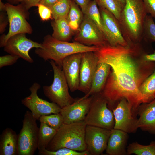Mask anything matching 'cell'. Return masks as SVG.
Returning a JSON list of instances; mask_svg holds the SVG:
<instances>
[{
  "instance_id": "cell-33",
  "label": "cell",
  "mask_w": 155,
  "mask_h": 155,
  "mask_svg": "<svg viewBox=\"0 0 155 155\" xmlns=\"http://www.w3.org/2000/svg\"><path fill=\"white\" fill-rule=\"evenodd\" d=\"M19 58L17 56L11 54L0 56V68L13 65L17 62Z\"/></svg>"
},
{
  "instance_id": "cell-14",
  "label": "cell",
  "mask_w": 155,
  "mask_h": 155,
  "mask_svg": "<svg viewBox=\"0 0 155 155\" xmlns=\"http://www.w3.org/2000/svg\"><path fill=\"white\" fill-rule=\"evenodd\" d=\"M111 130L86 125L85 142L90 155H99L106 150Z\"/></svg>"
},
{
  "instance_id": "cell-37",
  "label": "cell",
  "mask_w": 155,
  "mask_h": 155,
  "mask_svg": "<svg viewBox=\"0 0 155 155\" xmlns=\"http://www.w3.org/2000/svg\"><path fill=\"white\" fill-rule=\"evenodd\" d=\"M76 4L80 7L81 10L84 14L88 5L91 0H74Z\"/></svg>"
},
{
  "instance_id": "cell-39",
  "label": "cell",
  "mask_w": 155,
  "mask_h": 155,
  "mask_svg": "<svg viewBox=\"0 0 155 155\" xmlns=\"http://www.w3.org/2000/svg\"><path fill=\"white\" fill-rule=\"evenodd\" d=\"M143 57L145 61L155 62V51L151 53L144 54Z\"/></svg>"
},
{
  "instance_id": "cell-4",
  "label": "cell",
  "mask_w": 155,
  "mask_h": 155,
  "mask_svg": "<svg viewBox=\"0 0 155 155\" xmlns=\"http://www.w3.org/2000/svg\"><path fill=\"white\" fill-rule=\"evenodd\" d=\"M86 126L84 121L63 123L57 130L46 149L54 151L65 148L79 152L87 150L85 139Z\"/></svg>"
},
{
  "instance_id": "cell-1",
  "label": "cell",
  "mask_w": 155,
  "mask_h": 155,
  "mask_svg": "<svg viewBox=\"0 0 155 155\" xmlns=\"http://www.w3.org/2000/svg\"><path fill=\"white\" fill-rule=\"evenodd\" d=\"M138 44L127 46L107 45L94 52L98 59L109 64L111 69L104 86L100 92L108 107L114 108L125 98L131 105L134 115L139 106L146 103L139 88L155 69V62L145 61L140 55Z\"/></svg>"
},
{
  "instance_id": "cell-41",
  "label": "cell",
  "mask_w": 155,
  "mask_h": 155,
  "mask_svg": "<svg viewBox=\"0 0 155 155\" xmlns=\"http://www.w3.org/2000/svg\"><path fill=\"white\" fill-rule=\"evenodd\" d=\"M0 9L1 12L5 11V4H4L1 0H0Z\"/></svg>"
},
{
  "instance_id": "cell-2",
  "label": "cell",
  "mask_w": 155,
  "mask_h": 155,
  "mask_svg": "<svg viewBox=\"0 0 155 155\" xmlns=\"http://www.w3.org/2000/svg\"><path fill=\"white\" fill-rule=\"evenodd\" d=\"M118 20L128 43H138L143 39L144 20L147 15L143 0H125Z\"/></svg>"
},
{
  "instance_id": "cell-21",
  "label": "cell",
  "mask_w": 155,
  "mask_h": 155,
  "mask_svg": "<svg viewBox=\"0 0 155 155\" xmlns=\"http://www.w3.org/2000/svg\"><path fill=\"white\" fill-rule=\"evenodd\" d=\"M18 136L9 128L3 131L0 136V155H18Z\"/></svg>"
},
{
  "instance_id": "cell-23",
  "label": "cell",
  "mask_w": 155,
  "mask_h": 155,
  "mask_svg": "<svg viewBox=\"0 0 155 155\" xmlns=\"http://www.w3.org/2000/svg\"><path fill=\"white\" fill-rule=\"evenodd\" d=\"M57 130L46 124L40 123L39 129L38 148V152L46 148L49 143L53 138Z\"/></svg>"
},
{
  "instance_id": "cell-5",
  "label": "cell",
  "mask_w": 155,
  "mask_h": 155,
  "mask_svg": "<svg viewBox=\"0 0 155 155\" xmlns=\"http://www.w3.org/2000/svg\"><path fill=\"white\" fill-rule=\"evenodd\" d=\"M53 71V80L50 86L43 87L44 95L61 108L70 105L75 99L70 95L67 81L61 68L53 60L50 62Z\"/></svg>"
},
{
  "instance_id": "cell-17",
  "label": "cell",
  "mask_w": 155,
  "mask_h": 155,
  "mask_svg": "<svg viewBox=\"0 0 155 155\" xmlns=\"http://www.w3.org/2000/svg\"><path fill=\"white\" fill-rule=\"evenodd\" d=\"M82 53L71 55L65 57L62 63V70L71 92L78 90Z\"/></svg>"
},
{
  "instance_id": "cell-30",
  "label": "cell",
  "mask_w": 155,
  "mask_h": 155,
  "mask_svg": "<svg viewBox=\"0 0 155 155\" xmlns=\"http://www.w3.org/2000/svg\"><path fill=\"white\" fill-rule=\"evenodd\" d=\"M99 7L111 12L119 20L123 8L115 0H95Z\"/></svg>"
},
{
  "instance_id": "cell-3",
  "label": "cell",
  "mask_w": 155,
  "mask_h": 155,
  "mask_svg": "<svg viewBox=\"0 0 155 155\" xmlns=\"http://www.w3.org/2000/svg\"><path fill=\"white\" fill-rule=\"evenodd\" d=\"M42 45V48H36L35 53L45 61H53L61 68L63 60L68 56L78 53L95 52L100 49L96 46L87 45L76 42L59 40L49 35L44 37Z\"/></svg>"
},
{
  "instance_id": "cell-19",
  "label": "cell",
  "mask_w": 155,
  "mask_h": 155,
  "mask_svg": "<svg viewBox=\"0 0 155 155\" xmlns=\"http://www.w3.org/2000/svg\"><path fill=\"white\" fill-rule=\"evenodd\" d=\"M128 133L121 130H111L106 150L109 155H127Z\"/></svg>"
},
{
  "instance_id": "cell-6",
  "label": "cell",
  "mask_w": 155,
  "mask_h": 155,
  "mask_svg": "<svg viewBox=\"0 0 155 155\" xmlns=\"http://www.w3.org/2000/svg\"><path fill=\"white\" fill-rule=\"evenodd\" d=\"M89 111L84 120L86 125L111 130L114 128L115 119L112 110L100 93L92 95Z\"/></svg>"
},
{
  "instance_id": "cell-16",
  "label": "cell",
  "mask_w": 155,
  "mask_h": 155,
  "mask_svg": "<svg viewBox=\"0 0 155 155\" xmlns=\"http://www.w3.org/2000/svg\"><path fill=\"white\" fill-rule=\"evenodd\" d=\"M92 96L75 99L72 104L61 108L60 113L63 123L68 124L84 121L89 109Z\"/></svg>"
},
{
  "instance_id": "cell-36",
  "label": "cell",
  "mask_w": 155,
  "mask_h": 155,
  "mask_svg": "<svg viewBox=\"0 0 155 155\" xmlns=\"http://www.w3.org/2000/svg\"><path fill=\"white\" fill-rule=\"evenodd\" d=\"M42 0H16L20 3L27 9L34 6H37Z\"/></svg>"
},
{
  "instance_id": "cell-8",
  "label": "cell",
  "mask_w": 155,
  "mask_h": 155,
  "mask_svg": "<svg viewBox=\"0 0 155 155\" xmlns=\"http://www.w3.org/2000/svg\"><path fill=\"white\" fill-rule=\"evenodd\" d=\"M31 112L26 111L18 135V155H33L38 148L39 128Z\"/></svg>"
},
{
  "instance_id": "cell-12",
  "label": "cell",
  "mask_w": 155,
  "mask_h": 155,
  "mask_svg": "<svg viewBox=\"0 0 155 155\" xmlns=\"http://www.w3.org/2000/svg\"><path fill=\"white\" fill-rule=\"evenodd\" d=\"M112 110L115 119L114 129L127 133L136 132L139 128L138 120L133 115L132 106L126 99H122Z\"/></svg>"
},
{
  "instance_id": "cell-27",
  "label": "cell",
  "mask_w": 155,
  "mask_h": 155,
  "mask_svg": "<svg viewBox=\"0 0 155 155\" xmlns=\"http://www.w3.org/2000/svg\"><path fill=\"white\" fill-rule=\"evenodd\" d=\"M71 0H59L50 9L54 20L66 18L69 12Z\"/></svg>"
},
{
  "instance_id": "cell-31",
  "label": "cell",
  "mask_w": 155,
  "mask_h": 155,
  "mask_svg": "<svg viewBox=\"0 0 155 155\" xmlns=\"http://www.w3.org/2000/svg\"><path fill=\"white\" fill-rule=\"evenodd\" d=\"M39 121L57 130L63 123V117L60 113L41 116Z\"/></svg>"
},
{
  "instance_id": "cell-43",
  "label": "cell",
  "mask_w": 155,
  "mask_h": 155,
  "mask_svg": "<svg viewBox=\"0 0 155 155\" xmlns=\"http://www.w3.org/2000/svg\"><path fill=\"white\" fill-rule=\"evenodd\" d=\"M8 1H16V0H7Z\"/></svg>"
},
{
  "instance_id": "cell-20",
  "label": "cell",
  "mask_w": 155,
  "mask_h": 155,
  "mask_svg": "<svg viewBox=\"0 0 155 155\" xmlns=\"http://www.w3.org/2000/svg\"><path fill=\"white\" fill-rule=\"evenodd\" d=\"M111 66L108 64L99 59L89 92L85 96H90L100 92L103 89L110 73Z\"/></svg>"
},
{
  "instance_id": "cell-25",
  "label": "cell",
  "mask_w": 155,
  "mask_h": 155,
  "mask_svg": "<svg viewBox=\"0 0 155 155\" xmlns=\"http://www.w3.org/2000/svg\"><path fill=\"white\" fill-rule=\"evenodd\" d=\"M83 14L74 0H71L70 10L66 19L74 31H77L79 29L84 18Z\"/></svg>"
},
{
  "instance_id": "cell-7",
  "label": "cell",
  "mask_w": 155,
  "mask_h": 155,
  "mask_svg": "<svg viewBox=\"0 0 155 155\" xmlns=\"http://www.w3.org/2000/svg\"><path fill=\"white\" fill-rule=\"evenodd\" d=\"M5 11L9 23V29L6 34L0 38V46L4 47L8 39L11 36L19 34H31L32 28L27 20L28 17V10L22 4L13 5L10 3H5Z\"/></svg>"
},
{
  "instance_id": "cell-40",
  "label": "cell",
  "mask_w": 155,
  "mask_h": 155,
  "mask_svg": "<svg viewBox=\"0 0 155 155\" xmlns=\"http://www.w3.org/2000/svg\"><path fill=\"white\" fill-rule=\"evenodd\" d=\"M59 0H42L40 3L50 8Z\"/></svg>"
},
{
  "instance_id": "cell-22",
  "label": "cell",
  "mask_w": 155,
  "mask_h": 155,
  "mask_svg": "<svg viewBox=\"0 0 155 155\" xmlns=\"http://www.w3.org/2000/svg\"><path fill=\"white\" fill-rule=\"evenodd\" d=\"M53 32L52 36L59 40L69 42L74 31L70 27L66 18L54 20L51 22Z\"/></svg>"
},
{
  "instance_id": "cell-26",
  "label": "cell",
  "mask_w": 155,
  "mask_h": 155,
  "mask_svg": "<svg viewBox=\"0 0 155 155\" xmlns=\"http://www.w3.org/2000/svg\"><path fill=\"white\" fill-rule=\"evenodd\" d=\"M135 154L137 155H155V141H152L149 145H144L137 142H133L127 146V155Z\"/></svg>"
},
{
  "instance_id": "cell-42",
  "label": "cell",
  "mask_w": 155,
  "mask_h": 155,
  "mask_svg": "<svg viewBox=\"0 0 155 155\" xmlns=\"http://www.w3.org/2000/svg\"><path fill=\"white\" fill-rule=\"evenodd\" d=\"M117 1L121 6L123 9L124 7L125 4V0H115Z\"/></svg>"
},
{
  "instance_id": "cell-28",
  "label": "cell",
  "mask_w": 155,
  "mask_h": 155,
  "mask_svg": "<svg viewBox=\"0 0 155 155\" xmlns=\"http://www.w3.org/2000/svg\"><path fill=\"white\" fill-rule=\"evenodd\" d=\"M143 39L148 42H155V23L150 15H147L144 20Z\"/></svg>"
},
{
  "instance_id": "cell-34",
  "label": "cell",
  "mask_w": 155,
  "mask_h": 155,
  "mask_svg": "<svg viewBox=\"0 0 155 155\" xmlns=\"http://www.w3.org/2000/svg\"><path fill=\"white\" fill-rule=\"evenodd\" d=\"M37 7L39 14L42 20H47L51 18L52 13L49 8L40 3L38 4Z\"/></svg>"
},
{
  "instance_id": "cell-32",
  "label": "cell",
  "mask_w": 155,
  "mask_h": 155,
  "mask_svg": "<svg viewBox=\"0 0 155 155\" xmlns=\"http://www.w3.org/2000/svg\"><path fill=\"white\" fill-rule=\"evenodd\" d=\"M40 155H90L88 150L79 152L67 148H62L54 151L48 150L46 149L38 152Z\"/></svg>"
},
{
  "instance_id": "cell-24",
  "label": "cell",
  "mask_w": 155,
  "mask_h": 155,
  "mask_svg": "<svg viewBox=\"0 0 155 155\" xmlns=\"http://www.w3.org/2000/svg\"><path fill=\"white\" fill-rule=\"evenodd\" d=\"M139 90L146 103L149 102L155 99V69L142 83Z\"/></svg>"
},
{
  "instance_id": "cell-10",
  "label": "cell",
  "mask_w": 155,
  "mask_h": 155,
  "mask_svg": "<svg viewBox=\"0 0 155 155\" xmlns=\"http://www.w3.org/2000/svg\"><path fill=\"white\" fill-rule=\"evenodd\" d=\"M84 15L78 32L74 37L75 42L100 48L108 44L104 34L97 25Z\"/></svg>"
},
{
  "instance_id": "cell-38",
  "label": "cell",
  "mask_w": 155,
  "mask_h": 155,
  "mask_svg": "<svg viewBox=\"0 0 155 155\" xmlns=\"http://www.w3.org/2000/svg\"><path fill=\"white\" fill-rule=\"evenodd\" d=\"M0 33L1 34L4 31L5 28L7 24V22H9V21L8 20H7L4 14L2 12L0 13Z\"/></svg>"
},
{
  "instance_id": "cell-9",
  "label": "cell",
  "mask_w": 155,
  "mask_h": 155,
  "mask_svg": "<svg viewBox=\"0 0 155 155\" xmlns=\"http://www.w3.org/2000/svg\"><path fill=\"white\" fill-rule=\"evenodd\" d=\"M41 87L40 85L34 82L30 88V95L21 100V103L30 111L33 117L39 120L40 117L60 112L61 108L53 102H50L40 98L37 92Z\"/></svg>"
},
{
  "instance_id": "cell-35",
  "label": "cell",
  "mask_w": 155,
  "mask_h": 155,
  "mask_svg": "<svg viewBox=\"0 0 155 155\" xmlns=\"http://www.w3.org/2000/svg\"><path fill=\"white\" fill-rule=\"evenodd\" d=\"M147 13L155 18V0H143Z\"/></svg>"
},
{
  "instance_id": "cell-11",
  "label": "cell",
  "mask_w": 155,
  "mask_h": 155,
  "mask_svg": "<svg viewBox=\"0 0 155 155\" xmlns=\"http://www.w3.org/2000/svg\"><path fill=\"white\" fill-rule=\"evenodd\" d=\"M103 32L108 44L126 46L128 43L124 37L118 20L111 12L99 7Z\"/></svg>"
},
{
  "instance_id": "cell-18",
  "label": "cell",
  "mask_w": 155,
  "mask_h": 155,
  "mask_svg": "<svg viewBox=\"0 0 155 155\" xmlns=\"http://www.w3.org/2000/svg\"><path fill=\"white\" fill-rule=\"evenodd\" d=\"M137 114L139 128L155 135V99L148 103H143L138 108Z\"/></svg>"
},
{
  "instance_id": "cell-13",
  "label": "cell",
  "mask_w": 155,
  "mask_h": 155,
  "mask_svg": "<svg viewBox=\"0 0 155 155\" xmlns=\"http://www.w3.org/2000/svg\"><path fill=\"white\" fill-rule=\"evenodd\" d=\"M3 47L4 51L9 54L32 63L34 60L29 55L30 50L34 48H42V44L28 38L25 34H19L11 37Z\"/></svg>"
},
{
  "instance_id": "cell-29",
  "label": "cell",
  "mask_w": 155,
  "mask_h": 155,
  "mask_svg": "<svg viewBox=\"0 0 155 155\" xmlns=\"http://www.w3.org/2000/svg\"><path fill=\"white\" fill-rule=\"evenodd\" d=\"M84 15L93 21L103 32L101 15L99 9L97 7V4L95 0L90 2Z\"/></svg>"
},
{
  "instance_id": "cell-15",
  "label": "cell",
  "mask_w": 155,
  "mask_h": 155,
  "mask_svg": "<svg viewBox=\"0 0 155 155\" xmlns=\"http://www.w3.org/2000/svg\"><path fill=\"white\" fill-rule=\"evenodd\" d=\"M99 59L94 51L82 53L78 90L85 95L90 91Z\"/></svg>"
}]
</instances>
